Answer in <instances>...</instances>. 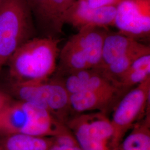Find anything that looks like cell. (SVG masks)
I'll list each match as a JSON object with an SVG mask.
<instances>
[{"instance_id": "8fae6325", "label": "cell", "mask_w": 150, "mask_h": 150, "mask_svg": "<svg viewBox=\"0 0 150 150\" xmlns=\"http://www.w3.org/2000/svg\"><path fill=\"white\" fill-rule=\"evenodd\" d=\"M76 0H48L36 22L41 37L59 38L63 34L62 18Z\"/></svg>"}, {"instance_id": "7a4b0ae2", "label": "cell", "mask_w": 150, "mask_h": 150, "mask_svg": "<svg viewBox=\"0 0 150 150\" xmlns=\"http://www.w3.org/2000/svg\"><path fill=\"white\" fill-rule=\"evenodd\" d=\"M67 129L47 110L32 103L5 102L0 110V131L5 134L55 137Z\"/></svg>"}, {"instance_id": "8992f818", "label": "cell", "mask_w": 150, "mask_h": 150, "mask_svg": "<svg viewBox=\"0 0 150 150\" xmlns=\"http://www.w3.org/2000/svg\"><path fill=\"white\" fill-rule=\"evenodd\" d=\"M15 84V93L19 99L42 107L65 125L70 118V95L59 80Z\"/></svg>"}, {"instance_id": "44dd1931", "label": "cell", "mask_w": 150, "mask_h": 150, "mask_svg": "<svg viewBox=\"0 0 150 150\" xmlns=\"http://www.w3.org/2000/svg\"><path fill=\"white\" fill-rule=\"evenodd\" d=\"M5 101H4L3 100H2V99H1L0 100V110H1V108L2 107V106L4 105V104L5 103Z\"/></svg>"}, {"instance_id": "ffe728a7", "label": "cell", "mask_w": 150, "mask_h": 150, "mask_svg": "<svg viewBox=\"0 0 150 150\" xmlns=\"http://www.w3.org/2000/svg\"><path fill=\"white\" fill-rule=\"evenodd\" d=\"M88 6L92 8L117 6L122 0H86Z\"/></svg>"}, {"instance_id": "ac0fdd59", "label": "cell", "mask_w": 150, "mask_h": 150, "mask_svg": "<svg viewBox=\"0 0 150 150\" xmlns=\"http://www.w3.org/2000/svg\"><path fill=\"white\" fill-rule=\"evenodd\" d=\"M49 150H82L68 129L54 137V142Z\"/></svg>"}, {"instance_id": "5b68a950", "label": "cell", "mask_w": 150, "mask_h": 150, "mask_svg": "<svg viewBox=\"0 0 150 150\" xmlns=\"http://www.w3.org/2000/svg\"><path fill=\"white\" fill-rule=\"evenodd\" d=\"M65 125L82 150H115L114 130L105 112L77 113Z\"/></svg>"}, {"instance_id": "e0dca14e", "label": "cell", "mask_w": 150, "mask_h": 150, "mask_svg": "<svg viewBox=\"0 0 150 150\" xmlns=\"http://www.w3.org/2000/svg\"><path fill=\"white\" fill-rule=\"evenodd\" d=\"M147 54H150V46L143 44L139 48L116 59L104 69H99L101 70L105 75L116 86V82L128 70L134 61L140 56Z\"/></svg>"}, {"instance_id": "277c9868", "label": "cell", "mask_w": 150, "mask_h": 150, "mask_svg": "<svg viewBox=\"0 0 150 150\" xmlns=\"http://www.w3.org/2000/svg\"><path fill=\"white\" fill-rule=\"evenodd\" d=\"M108 28L84 27L72 36L60 50L59 70L64 75L97 68Z\"/></svg>"}, {"instance_id": "ba28073f", "label": "cell", "mask_w": 150, "mask_h": 150, "mask_svg": "<svg viewBox=\"0 0 150 150\" xmlns=\"http://www.w3.org/2000/svg\"><path fill=\"white\" fill-rule=\"evenodd\" d=\"M114 26L138 41L150 36V0H122L116 7Z\"/></svg>"}, {"instance_id": "d6986e66", "label": "cell", "mask_w": 150, "mask_h": 150, "mask_svg": "<svg viewBox=\"0 0 150 150\" xmlns=\"http://www.w3.org/2000/svg\"><path fill=\"white\" fill-rule=\"evenodd\" d=\"M35 22L39 19L48 0H26Z\"/></svg>"}, {"instance_id": "6da1fadb", "label": "cell", "mask_w": 150, "mask_h": 150, "mask_svg": "<svg viewBox=\"0 0 150 150\" xmlns=\"http://www.w3.org/2000/svg\"><path fill=\"white\" fill-rule=\"evenodd\" d=\"M60 42L59 38L35 37L19 47L8 60L10 74L15 84L49 80L57 69Z\"/></svg>"}, {"instance_id": "9c48e42d", "label": "cell", "mask_w": 150, "mask_h": 150, "mask_svg": "<svg viewBox=\"0 0 150 150\" xmlns=\"http://www.w3.org/2000/svg\"><path fill=\"white\" fill-rule=\"evenodd\" d=\"M116 7L106 6L92 8L86 0H76L65 12L62 22L80 30L86 27L108 28L114 26Z\"/></svg>"}, {"instance_id": "9a60e30c", "label": "cell", "mask_w": 150, "mask_h": 150, "mask_svg": "<svg viewBox=\"0 0 150 150\" xmlns=\"http://www.w3.org/2000/svg\"><path fill=\"white\" fill-rule=\"evenodd\" d=\"M125 135L115 150H150V111Z\"/></svg>"}, {"instance_id": "5bb4252c", "label": "cell", "mask_w": 150, "mask_h": 150, "mask_svg": "<svg viewBox=\"0 0 150 150\" xmlns=\"http://www.w3.org/2000/svg\"><path fill=\"white\" fill-rule=\"evenodd\" d=\"M5 134L0 139V150H49L54 142V137L18 133Z\"/></svg>"}, {"instance_id": "2e32d148", "label": "cell", "mask_w": 150, "mask_h": 150, "mask_svg": "<svg viewBox=\"0 0 150 150\" xmlns=\"http://www.w3.org/2000/svg\"><path fill=\"white\" fill-rule=\"evenodd\" d=\"M150 78V54L137 58L116 82L120 90L137 86Z\"/></svg>"}, {"instance_id": "30bf717a", "label": "cell", "mask_w": 150, "mask_h": 150, "mask_svg": "<svg viewBox=\"0 0 150 150\" xmlns=\"http://www.w3.org/2000/svg\"><path fill=\"white\" fill-rule=\"evenodd\" d=\"M120 90L117 87L112 86L71 94V110L77 113L95 111L105 112L114 101Z\"/></svg>"}, {"instance_id": "3957f363", "label": "cell", "mask_w": 150, "mask_h": 150, "mask_svg": "<svg viewBox=\"0 0 150 150\" xmlns=\"http://www.w3.org/2000/svg\"><path fill=\"white\" fill-rule=\"evenodd\" d=\"M36 28L26 0L0 4V72L22 44L35 37Z\"/></svg>"}, {"instance_id": "4fadbf2b", "label": "cell", "mask_w": 150, "mask_h": 150, "mask_svg": "<svg viewBox=\"0 0 150 150\" xmlns=\"http://www.w3.org/2000/svg\"><path fill=\"white\" fill-rule=\"evenodd\" d=\"M143 44L119 32L108 30L103 41L101 62L97 68L104 69L116 59L139 48Z\"/></svg>"}, {"instance_id": "7402d4cb", "label": "cell", "mask_w": 150, "mask_h": 150, "mask_svg": "<svg viewBox=\"0 0 150 150\" xmlns=\"http://www.w3.org/2000/svg\"><path fill=\"white\" fill-rule=\"evenodd\" d=\"M1 1H2V0H0V4H1Z\"/></svg>"}, {"instance_id": "52a82bcc", "label": "cell", "mask_w": 150, "mask_h": 150, "mask_svg": "<svg viewBox=\"0 0 150 150\" xmlns=\"http://www.w3.org/2000/svg\"><path fill=\"white\" fill-rule=\"evenodd\" d=\"M150 96V78L134 87L117 103L110 119L116 149L125 136L148 111Z\"/></svg>"}, {"instance_id": "7c38bea8", "label": "cell", "mask_w": 150, "mask_h": 150, "mask_svg": "<svg viewBox=\"0 0 150 150\" xmlns=\"http://www.w3.org/2000/svg\"><path fill=\"white\" fill-rule=\"evenodd\" d=\"M66 75L64 79L59 81L69 95L81 91L116 86L98 68L80 70Z\"/></svg>"}]
</instances>
